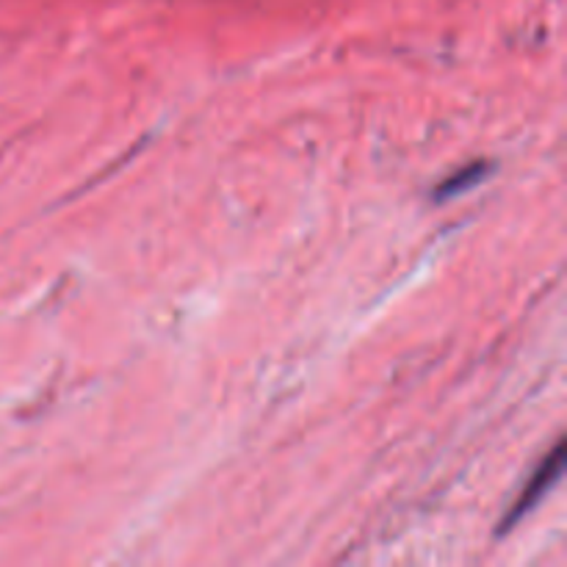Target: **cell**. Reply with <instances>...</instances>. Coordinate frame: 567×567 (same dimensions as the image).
<instances>
[{
	"mask_svg": "<svg viewBox=\"0 0 567 567\" xmlns=\"http://www.w3.org/2000/svg\"><path fill=\"white\" fill-rule=\"evenodd\" d=\"M563 468H565L563 443H554L551 452H548L546 457L540 460V465L532 471V476L526 480L524 491L515 496L513 507L507 509V515H504L502 524H498V535H504V532L513 529L515 524H520V520H524V515H529L532 509L537 507V502H543V496H546V493L557 485L559 476H563Z\"/></svg>",
	"mask_w": 567,
	"mask_h": 567,
	"instance_id": "obj_1",
	"label": "cell"
},
{
	"mask_svg": "<svg viewBox=\"0 0 567 567\" xmlns=\"http://www.w3.org/2000/svg\"><path fill=\"white\" fill-rule=\"evenodd\" d=\"M485 175H487V164H482V161L463 166V169H457L452 177H446V181H443L441 186H437L435 199L457 197V194L468 192L471 186H476V183H480V181H485Z\"/></svg>",
	"mask_w": 567,
	"mask_h": 567,
	"instance_id": "obj_2",
	"label": "cell"
}]
</instances>
